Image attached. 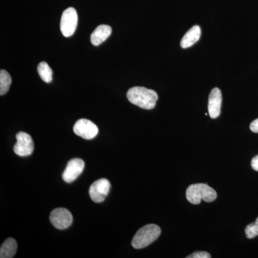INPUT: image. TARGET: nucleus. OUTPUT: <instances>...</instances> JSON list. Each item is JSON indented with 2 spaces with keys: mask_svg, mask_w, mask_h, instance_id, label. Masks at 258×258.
<instances>
[{
  "mask_svg": "<svg viewBox=\"0 0 258 258\" xmlns=\"http://www.w3.org/2000/svg\"><path fill=\"white\" fill-rule=\"evenodd\" d=\"M127 98L131 103L144 109L152 110L157 104V92L147 88L136 86L130 88L127 92Z\"/></svg>",
  "mask_w": 258,
  "mask_h": 258,
  "instance_id": "f257e3e1",
  "label": "nucleus"
},
{
  "mask_svg": "<svg viewBox=\"0 0 258 258\" xmlns=\"http://www.w3.org/2000/svg\"><path fill=\"white\" fill-rule=\"evenodd\" d=\"M188 201L193 205H199L202 200L206 203H212L217 199L216 191L207 184H194L190 185L186 191Z\"/></svg>",
  "mask_w": 258,
  "mask_h": 258,
  "instance_id": "f03ea898",
  "label": "nucleus"
},
{
  "mask_svg": "<svg viewBox=\"0 0 258 258\" xmlns=\"http://www.w3.org/2000/svg\"><path fill=\"white\" fill-rule=\"evenodd\" d=\"M161 229L159 226L150 224L139 229L132 240L134 248L142 249L157 240L161 235Z\"/></svg>",
  "mask_w": 258,
  "mask_h": 258,
  "instance_id": "7ed1b4c3",
  "label": "nucleus"
},
{
  "mask_svg": "<svg viewBox=\"0 0 258 258\" xmlns=\"http://www.w3.org/2000/svg\"><path fill=\"white\" fill-rule=\"evenodd\" d=\"M78 22V13L74 8L64 10L60 20V30L63 36L69 37L74 35L77 28Z\"/></svg>",
  "mask_w": 258,
  "mask_h": 258,
  "instance_id": "20e7f679",
  "label": "nucleus"
},
{
  "mask_svg": "<svg viewBox=\"0 0 258 258\" xmlns=\"http://www.w3.org/2000/svg\"><path fill=\"white\" fill-rule=\"evenodd\" d=\"M111 183L106 179L97 180L91 184L89 195L94 203H101L106 200L111 189Z\"/></svg>",
  "mask_w": 258,
  "mask_h": 258,
  "instance_id": "39448f33",
  "label": "nucleus"
},
{
  "mask_svg": "<svg viewBox=\"0 0 258 258\" xmlns=\"http://www.w3.org/2000/svg\"><path fill=\"white\" fill-rule=\"evenodd\" d=\"M50 220L55 228L64 230L72 225L74 219L72 214L67 209L57 208L51 212Z\"/></svg>",
  "mask_w": 258,
  "mask_h": 258,
  "instance_id": "423d86ee",
  "label": "nucleus"
},
{
  "mask_svg": "<svg viewBox=\"0 0 258 258\" xmlns=\"http://www.w3.org/2000/svg\"><path fill=\"white\" fill-rule=\"evenodd\" d=\"M17 143L13 150L20 157H28L34 151V143L32 137L25 132H19L16 135Z\"/></svg>",
  "mask_w": 258,
  "mask_h": 258,
  "instance_id": "0eeeda50",
  "label": "nucleus"
},
{
  "mask_svg": "<svg viewBox=\"0 0 258 258\" xmlns=\"http://www.w3.org/2000/svg\"><path fill=\"white\" fill-rule=\"evenodd\" d=\"M74 132L79 137L86 140H91L94 139L98 134V128L91 120L82 118L75 123Z\"/></svg>",
  "mask_w": 258,
  "mask_h": 258,
  "instance_id": "6e6552de",
  "label": "nucleus"
},
{
  "mask_svg": "<svg viewBox=\"0 0 258 258\" xmlns=\"http://www.w3.org/2000/svg\"><path fill=\"white\" fill-rule=\"evenodd\" d=\"M85 162L82 159L76 158L71 159L68 163V165L62 174V179L66 183H71L77 179L83 171Z\"/></svg>",
  "mask_w": 258,
  "mask_h": 258,
  "instance_id": "1a4fd4ad",
  "label": "nucleus"
},
{
  "mask_svg": "<svg viewBox=\"0 0 258 258\" xmlns=\"http://www.w3.org/2000/svg\"><path fill=\"white\" fill-rule=\"evenodd\" d=\"M222 92L218 88L212 90L209 96L208 111L212 118H217L221 113Z\"/></svg>",
  "mask_w": 258,
  "mask_h": 258,
  "instance_id": "9d476101",
  "label": "nucleus"
},
{
  "mask_svg": "<svg viewBox=\"0 0 258 258\" xmlns=\"http://www.w3.org/2000/svg\"><path fill=\"white\" fill-rule=\"evenodd\" d=\"M112 33V28L109 25H101L95 29L91 34V42L95 46H98L109 37Z\"/></svg>",
  "mask_w": 258,
  "mask_h": 258,
  "instance_id": "9b49d317",
  "label": "nucleus"
},
{
  "mask_svg": "<svg viewBox=\"0 0 258 258\" xmlns=\"http://www.w3.org/2000/svg\"><path fill=\"white\" fill-rule=\"evenodd\" d=\"M200 37L201 28L199 25H195L185 34L184 36L181 39L180 45L182 48H188L195 45L200 40Z\"/></svg>",
  "mask_w": 258,
  "mask_h": 258,
  "instance_id": "f8f14e48",
  "label": "nucleus"
},
{
  "mask_svg": "<svg viewBox=\"0 0 258 258\" xmlns=\"http://www.w3.org/2000/svg\"><path fill=\"white\" fill-rule=\"evenodd\" d=\"M18 249V243L15 239L8 238L2 244L0 248V257L12 258L14 257Z\"/></svg>",
  "mask_w": 258,
  "mask_h": 258,
  "instance_id": "ddd939ff",
  "label": "nucleus"
},
{
  "mask_svg": "<svg viewBox=\"0 0 258 258\" xmlns=\"http://www.w3.org/2000/svg\"><path fill=\"white\" fill-rule=\"evenodd\" d=\"M37 72L44 82L50 83L52 80V70L46 62H41L37 66Z\"/></svg>",
  "mask_w": 258,
  "mask_h": 258,
  "instance_id": "4468645a",
  "label": "nucleus"
},
{
  "mask_svg": "<svg viewBox=\"0 0 258 258\" xmlns=\"http://www.w3.org/2000/svg\"><path fill=\"white\" fill-rule=\"evenodd\" d=\"M11 83L12 79L9 73L7 72L5 70H1L0 71V95L1 96L8 92Z\"/></svg>",
  "mask_w": 258,
  "mask_h": 258,
  "instance_id": "2eb2a0df",
  "label": "nucleus"
},
{
  "mask_svg": "<svg viewBox=\"0 0 258 258\" xmlns=\"http://www.w3.org/2000/svg\"><path fill=\"white\" fill-rule=\"evenodd\" d=\"M246 237L248 239H252L258 235V217L254 223H251L245 228Z\"/></svg>",
  "mask_w": 258,
  "mask_h": 258,
  "instance_id": "dca6fc26",
  "label": "nucleus"
},
{
  "mask_svg": "<svg viewBox=\"0 0 258 258\" xmlns=\"http://www.w3.org/2000/svg\"><path fill=\"white\" fill-rule=\"evenodd\" d=\"M211 254L204 251H198V252H194V253L187 256V258H210Z\"/></svg>",
  "mask_w": 258,
  "mask_h": 258,
  "instance_id": "f3484780",
  "label": "nucleus"
},
{
  "mask_svg": "<svg viewBox=\"0 0 258 258\" xmlns=\"http://www.w3.org/2000/svg\"><path fill=\"white\" fill-rule=\"evenodd\" d=\"M249 128H250V130L252 131V132H254V133H258V118L253 120V121L250 123Z\"/></svg>",
  "mask_w": 258,
  "mask_h": 258,
  "instance_id": "a211bd4d",
  "label": "nucleus"
},
{
  "mask_svg": "<svg viewBox=\"0 0 258 258\" xmlns=\"http://www.w3.org/2000/svg\"><path fill=\"white\" fill-rule=\"evenodd\" d=\"M251 166L254 170L258 171V155L254 157L251 161Z\"/></svg>",
  "mask_w": 258,
  "mask_h": 258,
  "instance_id": "6ab92c4d",
  "label": "nucleus"
}]
</instances>
